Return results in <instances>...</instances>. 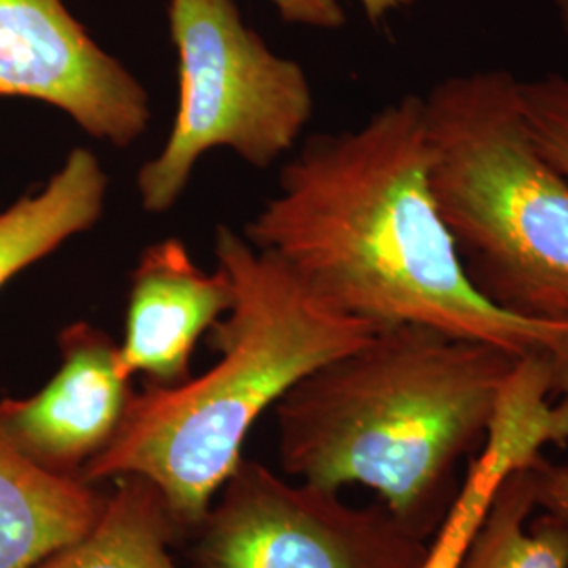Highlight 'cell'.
Wrapping results in <instances>:
<instances>
[{
	"label": "cell",
	"mask_w": 568,
	"mask_h": 568,
	"mask_svg": "<svg viewBox=\"0 0 568 568\" xmlns=\"http://www.w3.org/2000/svg\"><path fill=\"white\" fill-rule=\"evenodd\" d=\"M551 4H554V13H556L558 23L568 41V0H551Z\"/></svg>",
	"instance_id": "19"
},
{
	"label": "cell",
	"mask_w": 568,
	"mask_h": 568,
	"mask_svg": "<svg viewBox=\"0 0 568 568\" xmlns=\"http://www.w3.org/2000/svg\"><path fill=\"white\" fill-rule=\"evenodd\" d=\"M286 23L337 30L345 23L344 7L339 0H270Z\"/></svg>",
	"instance_id": "17"
},
{
	"label": "cell",
	"mask_w": 568,
	"mask_h": 568,
	"mask_svg": "<svg viewBox=\"0 0 568 568\" xmlns=\"http://www.w3.org/2000/svg\"><path fill=\"white\" fill-rule=\"evenodd\" d=\"M413 0H361L363 9H365L366 18L377 23V21L386 20L389 13L400 11L408 7Z\"/></svg>",
	"instance_id": "18"
},
{
	"label": "cell",
	"mask_w": 568,
	"mask_h": 568,
	"mask_svg": "<svg viewBox=\"0 0 568 568\" xmlns=\"http://www.w3.org/2000/svg\"><path fill=\"white\" fill-rule=\"evenodd\" d=\"M232 304L234 284L220 265L204 272L178 239L145 246L131 274L122 368L154 386L187 382L199 339Z\"/></svg>",
	"instance_id": "9"
},
{
	"label": "cell",
	"mask_w": 568,
	"mask_h": 568,
	"mask_svg": "<svg viewBox=\"0 0 568 568\" xmlns=\"http://www.w3.org/2000/svg\"><path fill=\"white\" fill-rule=\"evenodd\" d=\"M554 375L548 352L520 356L480 455L469 464L443 525L427 546L422 568H457L474 530L483 523L493 495L509 469L535 459L546 445L568 440V408L549 403Z\"/></svg>",
	"instance_id": "10"
},
{
	"label": "cell",
	"mask_w": 568,
	"mask_h": 568,
	"mask_svg": "<svg viewBox=\"0 0 568 568\" xmlns=\"http://www.w3.org/2000/svg\"><path fill=\"white\" fill-rule=\"evenodd\" d=\"M554 392H560L568 408V333L549 347ZM535 506L568 527V464H549L539 453L528 462Z\"/></svg>",
	"instance_id": "16"
},
{
	"label": "cell",
	"mask_w": 568,
	"mask_h": 568,
	"mask_svg": "<svg viewBox=\"0 0 568 568\" xmlns=\"http://www.w3.org/2000/svg\"><path fill=\"white\" fill-rule=\"evenodd\" d=\"M180 105L163 150L138 173L143 211L161 215L182 199L206 152L227 148L267 169L295 148L314 114L297 61L276 55L244 23L236 0H171Z\"/></svg>",
	"instance_id": "5"
},
{
	"label": "cell",
	"mask_w": 568,
	"mask_h": 568,
	"mask_svg": "<svg viewBox=\"0 0 568 568\" xmlns=\"http://www.w3.org/2000/svg\"><path fill=\"white\" fill-rule=\"evenodd\" d=\"M105 495L32 464L0 432V568H34L93 527Z\"/></svg>",
	"instance_id": "11"
},
{
	"label": "cell",
	"mask_w": 568,
	"mask_h": 568,
	"mask_svg": "<svg viewBox=\"0 0 568 568\" xmlns=\"http://www.w3.org/2000/svg\"><path fill=\"white\" fill-rule=\"evenodd\" d=\"M429 185L471 284L511 316L568 326V182L532 142L506 70L424 98Z\"/></svg>",
	"instance_id": "4"
},
{
	"label": "cell",
	"mask_w": 568,
	"mask_h": 568,
	"mask_svg": "<svg viewBox=\"0 0 568 568\" xmlns=\"http://www.w3.org/2000/svg\"><path fill=\"white\" fill-rule=\"evenodd\" d=\"M108 183L100 159L74 148L44 187L0 211V286L98 224Z\"/></svg>",
	"instance_id": "12"
},
{
	"label": "cell",
	"mask_w": 568,
	"mask_h": 568,
	"mask_svg": "<svg viewBox=\"0 0 568 568\" xmlns=\"http://www.w3.org/2000/svg\"><path fill=\"white\" fill-rule=\"evenodd\" d=\"M180 532L159 488L142 476H122L100 520L34 568H180L171 556Z\"/></svg>",
	"instance_id": "13"
},
{
	"label": "cell",
	"mask_w": 568,
	"mask_h": 568,
	"mask_svg": "<svg viewBox=\"0 0 568 568\" xmlns=\"http://www.w3.org/2000/svg\"><path fill=\"white\" fill-rule=\"evenodd\" d=\"M518 98L532 142L568 182V77L518 79Z\"/></svg>",
	"instance_id": "15"
},
{
	"label": "cell",
	"mask_w": 568,
	"mask_h": 568,
	"mask_svg": "<svg viewBox=\"0 0 568 568\" xmlns=\"http://www.w3.org/2000/svg\"><path fill=\"white\" fill-rule=\"evenodd\" d=\"M58 347L60 368L41 392L0 400V432L32 464L81 478L116 436L133 377L122 368L121 345L100 326L72 323Z\"/></svg>",
	"instance_id": "8"
},
{
	"label": "cell",
	"mask_w": 568,
	"mask_h": 568,
	"mask_svg": "<svg viewBox=\"0 0 568 568\" xmlns=\"http://www.w3.org/2000/svg\"><path fill=\"white\" fill-rule=\"evenodd\" d=\"M429 161L426 103L405 95L358 129L310 138L243 236L377 328L427 326L518 356L548 352L568 326L511 316L471 284L434 201Z\"/></svg>",
	"instance_id": "1"
},
{
	"label": "cell",
	"mask_w": 568,
	"mask_h": 568,
	"mask_svg": "<svg viewBox=\"0 0 568 568\" xmlns=\"http://www.w3.org/2000/svg\"><path fill=\"white\" fill-rule=\"evenodd\" d=\"M535 509L528 464L509 469L457 568H568V527Z\"/></svg>",
	"instance_id": "14"
},
{
	"label": "cell",
	"mask_w": 568,
	"mask_h": 568,
	"mask_svg": "<svg viewBox=\"0 0 568 568\" xmlns=\"http://www.w3.org/2000/svg\"><path fill=\"white\" fill-rule=\"evenodd\" d=\"M215 257L234 284L232 310L211 328L220 361L180 386L133 392L116 436L81 476L89 485L142 476L161 490L182 532L203 523L262 413L379 331L325 302L278 257L225 225L215 234Z\"/></svg>",
	"instance_id": "3"
},
{
	"label": "cell",
	"mask_w": 568,
	"mask_h": 568,
	"mask_svg": "<svg viewBox=\"0 0 568 568\" xmlns=\"http://www.w3.org/2000/svg\"><path fill=\"white\" fill-rule=\"evenodd\" d=\"M196 530L192 568H422L427 554L384 504L354 508L244 457Z\"/></svg>",
	"instance_id": "6"
},
{
	"label": "cell",
	"mask_w": 568,
	"mask_h": 568,
	"mask_svg": "<svg viewBox=\"0 0 568 568\" xmlns=\"http://www.w3.org/2000/svg\"><path fill=\"white\" fill-rule=\"evenodd\" d=\"M0 98L49 103L116 148L138 142L152 116L142 82L63 0H0Z\"/></svg>",
	"instance_id": "7"
},
{
	"label": "cell",
	"mask_w": 568,
	"mask_h": 568,
	"mask_svg": "<svg viewBox=\"0 0 568 568\" xmlns=\"http://www.w3.org/2000/svg\"><path fill=\"white\" fill-rule=\"evenodd\" d=\"M520 356L417 325L387 326L274 405L284 474L371 488L417 537L443 525L455 471L487 443Z\"/></svg>",
	"instance_id": "2"
}]
</instances>
